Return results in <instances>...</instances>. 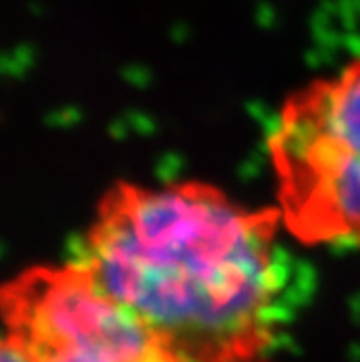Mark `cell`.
Wrapping results in <instances>:
<instances>
[{"instance_id": "1", "label": "cell", "mask_w": 360, "mask_h": 362, "mask_svg": "<svg viewBox=\"0 0 360 362\" xmlns=\"http://www.w3.org/2000/svg\"><path fill=\"white\" fill-rule=\"evenodd\" d=\"M282 230L278 206H245L211 182L117 180L81 262L182 362H274Z\"/></svg>"}, {"instance_id": "2", "label": "cell", "mask_w": 360, "mask_h": 362, "mask_svg": "<svg viewBox=\"0 0 360 362\" xmlns=\"http://www.w3.org/2000/svg\"><path fill=\"white\" fill-rule=\"evenodd\" d=\"M282 228L360 250V59L293 91L267 139Z\"/></svg>"}, {"instance_id": "3", "label": "cell", "mask_w": 360, "mask_h": 362, "mask_svg": "<svg viewBox=\"0 0 360 362\" xmlns=\"http://www.w3.org/2000/svg\"><path fill=\"white\" fill-rule=\"evenodd\" d=\"M0 323L26 362H182L81 260L35 265L5 280Z\"/></svg>"}, {"instance_id": "4", "label": "cell", "mask_w": 360, "mask_h": 362, "mask_svg": "<svg viewBox=\"0 0 360 362\" xmlns=\"http://www.w3.org/2000/svg\"><path fill=\"white\" fill-rule=\"evenodd\" d=\"M0 362H26V358L7 337H0Z\"/></svg>"}]
</instances>
